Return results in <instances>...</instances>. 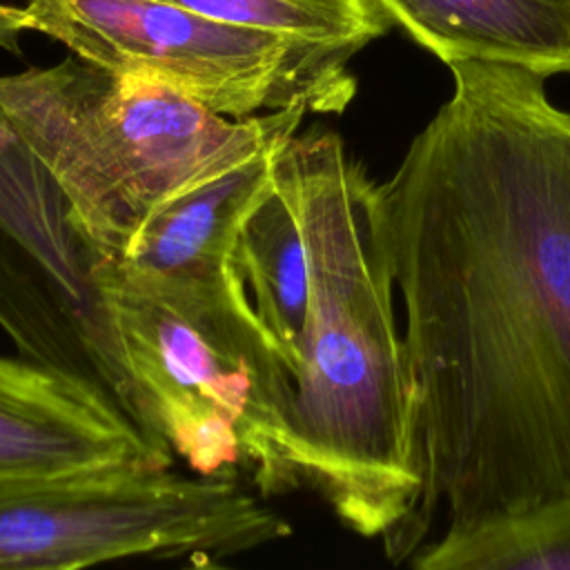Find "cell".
Instances as JSON below:
<instances>
[{
    "label": "cell",
    "mask_w": 570,
    "mask_h": 570,
    "mask_svg": "<svg viewBox=\"0 0 570 570\" xmlns=\"http://www.w3.org/2000/svg\"><path fill=\"white\" fill-rule=\"evenodd\" d=\"M454 91L381 185L405 309L421 523L570 494V111L517 65H450Z\"/></svg>",
    "instance_id": "obj_1"
},
{
    "label": "cell",
    "mask_w": 570,
    "mask_h": 570,
    "mask_svg": "<svg viewBox=\"0 0 570 570\" xmlns=\"http://www.w3.org/2000/svg\"><path fill=\"white\" fill-rule=\"evenodd\" d=\"M274 160L294 189L307 247L292 399L301 485L354 532L412 546L425 494L419 401L394 314L381 185L334 131L294 134Z\"/></svg>",
    "instance_id": "obj_2"
},
{
    "label": "cell",
    "mask_w": 570,
    "mask_h": 570,
    "mask_svg": "<svg viewBox=\"0 0 570 570\" xmlns=\"http://www.w3.org/2000/svg\"><path fill=\"white\" fill-rule=\"evenodd\" d=\"M303 116L227 118L73 53L0 76V118L60 185L100 261L118 258L167 200L294 136Z\"/></svg>",
    "instance_id": "obj_3"
},
{
    "label": "cell",
    "mask_w": 570,
    "mask_h": 570,
    "mask_svg": "<svg viewBox=\"0 0 570 570\" xmlns=\"http://www.w3.org/2000/svg\"><path fill=\"white\" fill-rule=\"evenodd\" d=\"M98 278L129 372L174 459L200 476L243 468L261 494L298 488L294 367L240 278L149 283L105 261Z\"/></svg>",
    "instance_id": "obj_4"
},
{
    "label": "cell",
    "mask_w": 570,
    "mask_h": 570,
    "mask_svg": "<svg viewBox=\"0 0 570 570\" xmlns=\"http://www.w3.org/2000/svg\"><path fill=\"white\" fill-rule=\"evenodd\" d=\"M9 31L42 33L116 76L174 89L214 114H341L356 94L352 53L216 22L169 0L0 4Z\"/></svg>",
    "instance_id": "obj_5"
},
{
    "label": "cell",
    "mask_w": 570,
    "mask_h": 570,
    "mask_svg": "<svg viewBox=\"0 0 570 570\" xmlns=\"http://www.w3.org/2000/svg\"><path fill=\"white\" fill-rule=\"evenodd\" d=\"M292 532L234 476L105 468L0 479V570H85L125 557H225Z\"/></svg>",
    "instance_id": "obj_6"
},
{
    "label": "cell",
    "mask_w": 570,
    "mask_h": 570,
    "mask_svg": "<svg viewBox=\"0 0 570 570\" xmlns=\"http://www.w3.org/2000/svg\"><path fill=\"white\" fill-rule=\"evenodd\" d=\"M98 269L60 185L0 118V327L20 356L71 379L167 448L125 361Z\"/></svg>",
    "instance_id": "obj_7"
},
{
    "label": "cell",
    "mask_w": 570,
    "mask_h": 570,
    "mask_svg": "<svg viewBox=\"0 0 570 570\" xmlns=\"http://www.w3.org/2000/svg\"><path fill=\"white\" fill-rule=\"evenodd\" d=\"M174 454L56 370L0 356V479L171 468Z\"/></svg>",
    "instance_id": "obj_8"
},
{
    "label": "cell",
    "mask_w": 570,
    "mask_h": 570,
    "mask_svg": "<svg viewBox=\"0 0 570 570\" xmlns=\"http://www.w3.org/2000/svg\"><path fill=\"white\" fill-rule=\"evenodd\" d=\"M281 145L167 200L127 249L105 263L149 283L212 285L236 278L234 249L247 216L269 187L274 151Z\"/></svg>",
    "instance_id": "obj_9"
},
{
    "label": "cell",
    "mask_w": 570,
    "mask_h": 570,
    "mask_svg": "<svg viewBox=\"0 0 570 570\" xmlns=\"http://www.w3.org/2000/svg\"><path fill=\"white\" fill-rule=\"evenodd\" d=\"M448 67L465 60L570 73V0H376Z\"/></svg>",
    "instance_id": "obj_10"
},
{
    "label": "cell",
    "mask_w": 570,
    "mask_h": 570,
    "mask_svg": "<svg viewBox=\"0 0 570 570\" xmlns=\"http://www.w3.org/2000/svg\"><path fill=\"white\" fill-rule=\"evenodd\" d=\"M234 269L261 323L294 367V350L309 303L307 247L294 189L276 160H272L265 196L240 229Z\"/></svg>",
    "instance_id": "obj_11"
},
{
    "label": "cell",
    "mask_w": 570,
    "mask_h": 570,
    "mask_svg": "<svg viewBox=\"0 0 570 570\" xmlns=\"http://www.w3.org/2000/svg\"><path fill=\"white\" fill-rule=\"evenodd\" d=\"M412 570H570V494L448 528Z\"/></svg>",
    "instance_id": "obj_12"
},
{
    "label": "cell",
    "mask_w": 570,
    "mask_h": 570,
    "mask_svg": "<svg viewBox=\"0 0 570 570\" xmlns=\"http://www.w3.org/2000/svg\"><path fill=\"white\" fill-rule=\"evenodd\" d=\"M216 22L356 53L392 20L376 0H169Z\"/></svg>",
    "instance_id": "obj_13"
},
{
    "label": "cell",
    "mask_w": 570,
    "mask_h": 570,
    "mask_svg": "<svg viewBox=\"0 0 570 570\" xmlns=\"http://www.w3.org/2000/svg\"><path fill=\"white\" fill-rule=\"evenodd\" d=\"M0 47H4L7 51L20 56V45H18V36L13 31L7 29V24L0 20Z\"/></svg>",
    "instance_id": "obj_14"
},
{
    "label": "cell",
    "mask_w": 570,
    "mask_h": 570,
    "mask_svg": "<svg viewBox=\"0 0 570 570\" xmlns=\"http://www.w3.org/2000/svg\"><path fill=\"white\" fill-rule=\"evenodd\" d=\"M183 570H234V568L218 563L214 557H205V561L191 563V566H187V568H183Z\"/></svg>",
    "instance_id": "obj_15"
}]
</instances>
